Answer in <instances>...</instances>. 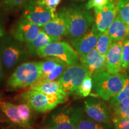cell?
<instances>
[{
	"label": "cell",
	"mask_w": 129,
	"mask_h": 129,
	"mask_svg": "<svg viewBox=\"0 0 129 129\" xmlns=\"http://www.w3.org/2000/svg\"><path fill=\"white\" fill-rule=\"evenodd\" d=\"M127 76L125 74H111L105 71L99 72L92 75L93 88L97 96L109 101L124 87Z\"/></svg>",
	"instance_id": "1"
},
{
	"label": "cell",
	"mask_w": 129,
	"mask_h": 129,
	"mask_svg": "<svg viewBox=\"0 0 129 129\" xmlns=\"http://www.w3.org/2000/svg\"><path fill=\"white\" fill-rule=\"evenodd\" d=\"M16 99L28 104L32 110L40 113H46L52 110L58 105L67 101L66 95H47L37 90L29 89L19 93Z\"/></svg>",
	"instance_id": "2"
},
{
	"label": "cell",
	"mask_w": 129,
	"mask_h": 129,
	"mask_svg": "<svg viewBox=\"0 0 129 129\" xmlns=\"http://www.w3.org/2000/svg\"><path fill=\"white\" fill-rule=\"evenodd\" d=\"M41 77L40 62H26L19 64L6 81V89L14 91L30 87Z\"/></svg>",
	"instance_id": "3"
},
{
	"label": "cell",
	"mask_w": 129,
	"mask_h": 129,
	"mask_svg": "<svg viewBox=\"0 0 129 129\" xmlns=\"http://www.w3.org/2000/svg\"><path fill=\"white\" fill-rule=\"evenodd\" d=\"M69 26L67 35L71 40L81 36L89 29L94 22L90 10L86 7L72 5L64 7Z\"/></svg>",
	"instance_id": "4"
},
{
	"label": "cell",
	"mask_w": 129,
	"mask_h": 129,
	"mask_svg": "<svg viewBox=\"0 0 129 129\" xmlns=\"http://www.w3.org/2000/svg\"><path fill=\"white\" fill-rule=\"evenodd\" d=\"M16 41L10 37H3L0 40V58L6 70L13 69L28 57L27 49Z\"/></svg>",
	"instance_id": "5"
},
{
	"label": "cell",
	"mask_w": 129,
	"mask_h": 129,
	"mask_svg": "<svg viewBox=\"0 0 129 129\" xmlns=\"http://www.w3.org/2000/svg\"><path fill=\"white\" fill-rule=\"evenodd\" d=\"M37 55L41 57H54L66 63L68 66L77 64L80 61L78 53L67 42H51L40 48Z\"/></svg>",
	"instance_id": "6"
},
{
	"label": "cell",
	"mask_w": 129,
	"mask_h": 129,
	"mask_svg": "<svg viewBox=\"0 0 129 129\" xmlns=\"http://www.w3.org/2000/svg\"><path fill=\"white\" fill-rule=\"evenodd\" d=\"M88 74L82 64L68 66L57 80L63 92L67 96L75 94L81 84Z\"/></svg>",
	"instance_id": "7"
},
{
	"label": "cell",
	"mask_w": 129,
	"mask_h": 129,
	"mask_svg": "<svg viewBox=\"0 0 129 129\" xmlns=\"http://www.w3.org/2000/svg\"><path fill=\"white\" fill-rule=\"evenodd\" d=\"M22 17L26 19L40 28L48 23L55 16L41 0H28L24 4Z\"/></svg>",
	"instance_id": "8"
},
{
	"label": "cell",
	"mask_w": 129,
	"mask_h": 129,
	"mask_svg": "<svg viewBox=\"0 0 129 129\" xmlns=\"http://www.w3.org/2000/svg\"><path fill=\"white\" fill-rule=\"evenodd\" d=\"M84 114L82 108H67L54 114L50 121L49 129H77V124Z\"/></svg>",
	"instance_id": "9"
},
{
	"label": "cell",
	"mask_w": 129,
	"mask_h": 129,
	"mask_svg": "<svg viewBox=\"0 0 129 129\" xmlns=\"http://www.w3.org/2000/svg\"><path fill=\"white\" fill-rule=\"evenodd\" d=\"M84 111L88 118L101 123H112L110 109L105 102L96 97L84 101Z\"/></svg>",
	"instance_id": "10"
},
{
	"label": "cell",
	"mask_w": 129,
	"mask_h": 129,
	"mask_svg": "<svg viewBox=\"0 0 129 129\" xmlns=\"http://www.w3.org/2000/svg\"><path fill=\"white\" fill-rule=\"evenodd\" d=\"M41 28L28 19L22 17L12 27L11 34L14 40L20 43H28L38 36Z\"/></svg>",
	"instance_id": "11"
},
{
	"label": "cell",
	"mask_w": 129,
	"mask_h": 129,
	"mask_svg": "<svg viewBox=\"0 0 129 129\" xmlns=\"http://www.w3.org/2000/svg\"><path fill=\"white\" fill-rule=\"evenodd\" d=\"M118 0H111L106 6L100 9H94V25L100 32L108 29L117 16Z\"/></svg>",
	"instance_id": "12"
},
{
	"label": "cell",
	"mask_w": 129,
	"mask_h": 129,
	"mask_svg": "<svg viewBox=\"0 0 129 129\" xmlns=\"http://www.w3.org/2000/svg\"><path fill=\"white\" fill-rule=\"evenodd\" d=\"M101 34L102 32L97 29L94 23H93L90 29H88L81 36L71 40V43L79 55L83 56L95 48Z\"/></svg>",
	"instance_id": "13"
},
{
	"label": "cell",
	"mask_w": 129,
	"mask_h": 129,
	"mask_svg": "<svg viewBox=\"0 0 129 129\" xmlns=\"http://www.w3.org/2000/svg\"><path fill=\"white\" fill-rule=\"evenodd\" d=\"M41 28L51 37L60 38L68 35L69 26L64 8L56 13L54 17Z\"/></svg>",
	"instance_id": "14"
},
{
	"label": "cell",
	"mask_w": 129,
	"mask_h": 129,
	"mask_svg": "<svg viewBox=\"0 0 129 129\" xmlns=\"http://www.w3.org/2000/svg\"><path fill=\"white\" fill-rule=\"evenodd\" d=\"M80 62L88 73L91 75L104 71L106 69V56L101 54L96 48L81 56Z\"/></svg>",
	"instance_id": "15"
},
{
	"label": "cell",
	"mask_w": 129,
	"mask_h": 129,
	"mask_svg": "<svg viewBox=\"0 0 129 129\" xmlns=\"http://www.w3.org/2000/svg\"><path fill=\"white\" fill-rule=\"evenodd\" d=\"M123 41L112 42L106 55V71L117 74L124 70L122 67V46Z\"/></svg>",
	"instance_id": "16"
},
{
	"label": "cell",
	"mask_w": 129,
	"mask_h": 129,
	"mask_svg": "<svg viewBox=\"0 0 129 129\" xmlns=\"http://www.w3.org/2000/svg\"><path fill=\"white\" fill-rule=\"evenodd\" d=\"M108 31L112 42L123 41L125 38H129V27L118 15Z\"/></svg>",
	"instance_id": "17"
},
{
	"label": "cell",
	"mask_w": 129,
	"mask_h": 129,
	"mask_svg": "<svg viewBox=\"0 0 129 129\" xmlns=\"http://www.w3.org/2000/svg\"><path fill=\"white\" fill-rule=\"evenodd\" d=\"M0 110L13 124L26 128V127L19 115L17 106L6 100H0Z\"/></svg>",
	"instance_id": "18"
},
{
	"label": "cell",
	"mask_w": 129,
	"mask_h": 129,
	"mask_svg": "<svg viewBox=\"0 0 129 129\" xmlns=\"http://www.w3.org/2000/svg\"><path fill=\"white\" fill-rule=\"evenodd\" d=\"M60 38L51 37L41 30L39 34L32 41L26 43L28 52L30 55H37V52L40 48L51 42L60 41Z\"/></svg>",
	"instance_id": "19"
},
{
	"label": "cell",
	"mask_w": 129,
	"mask_h": 129,
	"mask_svg": "<svg viewBox=\"0 0 129 129\" xmlns=\"http://www.w3.org/2000/svg\"><path fill=\"white\" fill-rule=\"evenodd\" d=\"M29 89L37 90L47 95H66L60 85L56 81H43L38 80L36 83L30 85Z\"/></svg>",
	"instance_id": "20"
},
{
	"label": "cell",
	"mask_w": 129,
	"mask_h": 129,
	"mask_svg": "<svg viewBox=\"0 0 129 129\" xmlns=\"http://www.w3.org/2000/svg\"><path fill=\"white\" fill-rule=\"evenodd\" d=\"M77 129H115L112 123L105 124L95 121L91 118H85L83 114L78 120Z\"/></svg>",
	"instance_id": "21"
},
{
	"label": "cell",
	"mask_w": 129,
	"mask_h": 129,
	"mask_svg": "<svg viewBox=\"0 0 129 129\" xmlns=\"http://www.w3.org/2000/svg\"><path fill=\"white\" fill-rule=\"evenodd\" d=\"M62 61L63 60L54 57H47L44 60L40 61L41 71V78L47 76L52 72Z\"/></svg>",
	"instance_id": "22"
},
{
	"label": "cell",
	"mask_w": 129,
	"mask_h": 129,
	"mask_svg": "<svg viewBox=\"0 0 129 129\" xmlns=\"http://www.w3.org/2000/svg\"><path fill=\"white\" fill-rule=\"evenodd\" d=\"M112 43V41L109 37L108 31L106 30L102 33L101 36L99 37L98 41L97 42L96 46L95 48L101 54L106 56V53L108 51Z\"/></svg>",
	"instance_id": "23"
},
{
	"label": "cell",
	"mask_w": 129,
	"mask_h": 129,
	"mask_svg": "<svg viewBox=\"0 0 129 129\" xmlns=\"http://www.w3.org/2000/svg\"><path fill=\"white\" fill-rule=\"evenodd\" d=\"M93 88L92 75L88 74L81 84L78 90L75 93V95L80 98H85L89 96Z\"/></svg>",
	"instance_id": "24"
},
{
	"label": "cell",
	"mask_w": 129,
	"mask_h": 129,
	"mask_svg": "<svg viewBox=\"0 0 129 129\" xmlns=\"http://www.w3.org/2000/svg\"><path fill=\"white\" fill-rule=\"evenodd\" d=\"M117 15L129 27V0H118Z\"/></svg>",
	"instance_id": "25"
},
{
	"label": "cell",
	"mask_w": 129,
	"mask_h": 129,
	"mask_svg": "<svg viewBox=\"0 0 129 129\" xmlns=\"http://www.w3.org/2000/svg\"><path fill=\"white\" fill-rule=\"evenodd\" d=\"M17 106V109L20 117L26 127V128H30V120L31 118V108L28 104L22 103Z\"/></svg>",
	"instance_id": "26"
},
{
	"label": "cell",
	"mask_w": 129,
	"mask_h": 129,
	"mask_svg": "<svg viewBox=\"0 0 129 129\" xmlns=\"http://www.w3.org/2000/svg\"><path fill=\"white\" fill-rule=\"evenodd\" d=\"M129 97V76L127 75L125 80L124 85L122 89L118 93L112 97L109 100L110 102V106L118 104L119 102L123 101L124 99Z\"/></svg>",
	"instance_id": "27"
},
{
	"label": "cell",
	"mask_w": 129,
	"mask_h": 129,
	"mask_svg": "<svg viewBox=\"0 0 129 129\" xmlns=\"http://www.w3.org/2000/svg\"><path fill=\"white\" fill-rule=\"evenodd\" d=\"M68 67L67 64L63 61H62L60 63L54 68V70L52 72H50L47 76L41 78L40 79V81H56L60 77V76L63 74V72Z\"/></svg>",
	"instance_id": "28"
},
{
	"label": "cell",
	"mask_w": 129,
	"mask_h": 129,
	"mask_svg": "<svg viewBox=\"0 0 129 129\" xmlns=\"http://www.w3.org/2000/svg\"><path fill=\"white\" fill-rule=\"evenodd\" d=\"M122 67L127 70L129 67V38L123 40L122 46Z\"/></svg>",
	"instance_id": "29"
},
{
	"label": "cell",
	"mask_w": 129,
	"mask_h": 129,
	"mask_svg": "<svg viewBox=\"0 0 129 129\" xmlns=\"http://www.w3.org/2000/svg\"><path fill=\"white\" fill-rule=\"evenodd\" d=\"M111 108L112 109L114 117L129 118V105L112 106Z\"/></svg>",
	"instance_id": "30"
},
{
	"label": "cell",
	"mask_w": 129,
	"mask_h": 129,
	"mask_svg": "<svg viewBox=\"0 0 129 129\" xmlns=\"http://www.w3.org/2000/svg\"><path fill=\"white\" fill-rule=\"evenodd\" d=\"M111 120L115 129H129V118L113 117Z\"/></svg>",
	"instance_id": "31"
},
{
	"label": "cell",
	"mask_w": 129,
	"mask_h": 129,
	"mask_svg": "<svg viewBox=\"0 0 129 129\" xmlns=\"http://www.w3.org/2000/svg\"><path fill=\"white\" fill-rule=\"evenodd\" d=\"M27 0H2L1 5L4 9L9 10L24 4Z\"/></svg>",
	"instance_id": "32"
},
{
	"label": "cell",
	"mask_w": 129,
	"mask_h": 129,
	"mask_svg": "<svg viewBox=\"0 0 129 129\" xmlns=\"http://www.w3.org/2000/svg\"><path fill=\"white\" fill-rule=\"evenodd\" d=\"M110 1L111 0H89L85 5V7L89 10L91 9H100L106 6Z\"/></svg>",
	"instance_id": "33"
},
{
	"label": "cell",
	"mask_w": 129,
	"mask_h": 129,
	"mask_svg": "<svg viewBox=\"0 0 129 129\" xmlns=\"http://www.w3.org/2000/svg\"><path fill=\"white\" fill-rule=\"evenodd\" d=\"M41 1L52 12L56 13L57 7L62 0H41Z\"/></svg>",
	"instance_id": "34"
},
{
	"label": "cell",
	"mask_w": 129,
	"mask_h": 129,
	"mask_svg": "<svg viewBox=\"0 0 129 129\" xmlns=\"http://www.w3.org/2000/svg\"><path fill=\"white\" fill-rule=\"evenodd\" d=\"M9 120L6 116L3 114V112L0 110V122H7L9 121Z\"/></svg>",
	"instance_id": "35"
},
{
	"label": "cell",
	"mask_w": 129,
	"mask_h": 129,
	"mask_svg": "<svg viewBox=\"0 0 129 129\" xmlns=\"http://www.w3.org/2000/svg\"><path fill=\"white\" fill-rule=\"evenodd\" d=\"M3 66L2 62H1V58H0V81L2 80L3 77Z\"/></svg>",
	"instance_id": "36"
},
{
	"label": "cell",
	"mask_w": 129,
	"mask_h": 129,
	"mask_svg": "<svg viewBox=\"0 0 129 129\" xmlns=\"http://www.w3.org/2000/svg\"><path fill=\"white\" fill-rule=\"evenodd\" d=\"M5 35V32L4 29H3V25H1V22H0V37H4Z\"/></svg>",
	"instance_id": "37"
},
{
	"label": "cell",
	"mask_w": 129,
	"mask_h": 129,
	"mask_svg": "<svg viewBox=\"0 0 129 129\" xmlns=\"http://www.w3.org/2000/svg\"><path fill=\"white\" fill-rule=\"evenodd\" d=\"M3 94H2V93H1V91H0V100L1 99H3Z\"/></svg>",
	"instance_id": "38"
},
{
	"label": "cell",
	"mask_w": 129,
	"mask_h": 129,
	"mask_svg": "<svg viewBox=\"0 0 129 129\" xmlns=\"http://www.w3.org/2000/svg\"><path fill=\"white\" fill-rule=\"evenodd\" d=\"M75 1H85V0H75Z\"/></svg>",
	"instance_id": "39"
},
{
	"label": "cell",
	"mask_w": 129,
	"mask_h": 129,
	"mask_svg": "<svg viewBox=\"0 0 129 129\" xmlns=\"http://www.w3.org/2000/svg\"><path fill=\"white\" fill-rule=\"evenodd\" d=\"M127 71H128V72H129V67H128V69H127Z\"/></svg>",
	"instance_id": "40"
},
{
	"label": "cell",
	"mask_w": 129,
	"mask_h": 129,
	"mask_svg": "<svg viewBox=\"0 0 129 129\" xmlns=\"http://www.w3.org/2000/svg\"><path fill=\"white\" fill-rule=\"evenodd\" d=\"M41 129H49V128H41Z\"/></svg>",
	"instance_id": "41"
}]
</instances>
